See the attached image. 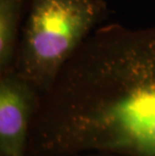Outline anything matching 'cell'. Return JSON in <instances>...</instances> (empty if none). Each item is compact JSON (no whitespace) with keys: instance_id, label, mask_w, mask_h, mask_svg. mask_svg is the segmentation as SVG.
<instances>
[{"instance_id":"obj_1","label":"cell","mask_w":155,"mask_h":156,"mask_svg":"<svg viewBox=\"0 0 155 156\" xmlns=\"http://www.w3.org/2000/svg\"><path fill=\"white\" fill-rule=\"evenodd\" d=\"M155 156V26L100 25L41 95L27 156Z\"/></svg>"},{"instance_id":"obj_2","label":"cell","mask_w":155,"mask_h":156,"mask_svg":"<svg viewBox=\"0 0 155 156\" xmlns=\"http://www.w3.org/2000/svg\"><path fill=\"white\" fill-rule=\"evenodd\" d=\"M108 16L104 0H30L13 71L44 94Z\"/></svg>"},{"instance_id":"obj_3","label":"cell","mask_w":155,"mask_h":156,"mask_svg":"<svg viewBox=\"0 0 155 156\" xmlns=\"http://www.w3.org/2000/svg\"><path fill=\"white\" fill-rule=\"evenodd\" d=\"M41 93L14 71L0 75V156H27Z\"/></svg>"},{"instance_id":"obj_4","label":"cell","mask_w":155,"mask_h":156,"mask_svg":"<svg viewBox=\"0 0 155 156\" xmlns=\"http://www.w3.org/2000/svg\"><path fill=\"white\" fill-rule=\"evenodd\" d=\"M24 0H0V75L13 71Z\"/></svg>"},{"instance_id":"obj_5","label":"cell","mask_w":155,"mask_h":156,"mask_svg":"<svg viewBox=\"0 0 155 156\" xmlns=\"http://www.w3.org/2000/svg\"><path fill=\"white\" fill-rule=\"evenodd\" d=\"M79 156H121V155H116V154H110V153H88V154H83Z\"/></svg>"}]
</instances>
